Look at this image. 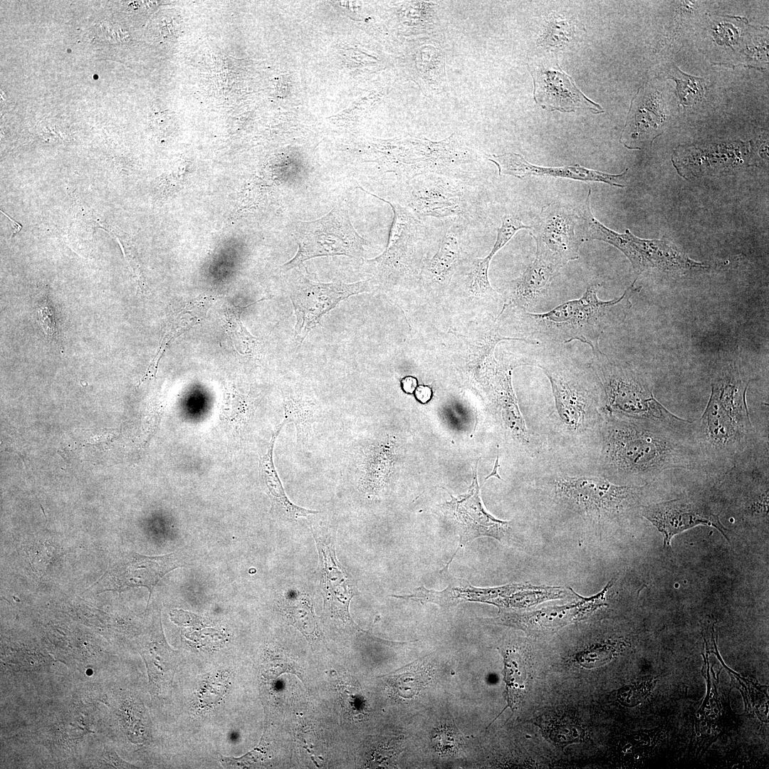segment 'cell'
<instances>
[{
  "mask_svg": "<svg viewBox=\"0 0 769 769\" xmlns=\"http://www.w3.org/2000/svg\"><path fill=\"white\" fill-rule=\"evenodd\" d=\"M600 465L606 478L650 486L673 474L706 475L691 433L653 422L604 415Z\"/></svg>",
  "mask_w": 769,
  "mask_h": 769,
  "instance_id": "obj_1",
  "label": "cell"
},
{
  "mask_svg": "<svg viewBox=\"0 0 769 769\" xmlns=\"http://www.w3.org/2000/svg\"><path fill=\"white\" fill-rule=\"evenodd\" d=\"M750 379L739 366L721 367L711 380L708 404L691 421L692 439L701 453L706 475L719 479L733 466L768 444L751 422L746 401Z\"/></svg>",
  "mask_w": 769,
  "mask_h": 769,
  "instance_id": "obj_2",
  "label": "cell"
},
{
  "mask_svg": "<svg viewBox=\"0 0 769 769\" xmlns=\"http://www.w3.org/2000/svg\"><path fill=\"white\" fill-rule=\"evenodd\" d=\"M635 279L617 298L602 300L597 293L601 283L589 286L577 299L563 303L543 313L522 310L524 337L530 345L565 344L578 340L589 345L592 350L600 348L604 331L622 324L632 307L631 298L638 290Z\"/></svg>",
  "mask_w": 769,
  "mask_h": 769,
  "instance_id": "obj_3",
  "label": "cell"
},
{
  "mask_svg": "<svg viewBox=\"0 0 769 769\" xmlns=\"http://www.w3.org/2000/svg\"><path fill=\"white\" fill-rule=\"evenodd\" d=\"M523 363L540 368L548 378L557 413L567 431L578 435L595 426L601 429L603 392L591 364L577 361L554 345H543Z\"/></svg>",
  "mask_w": 769,
  "mask_h": 769,
  "instance_id": "obj_4",
  "label": "cell"
},
{
  "mask_svg": "<svg viewBox=\"0 0 769 769\" xmlns=\"http://www.w3.org/2000/svg\"><path fill=\"white\" fill-rule=\"evenodd\" d=\"M591 365L600 382L604 415H614L660 424L691 433V421L669 411L654 397L648 375L627 362L613 359L600 348L592 350Z\"/></svg>",
  "mask_w": 769,
  "mask_h": 769,
  "instance_id": "obj_5",
  "label": "cell"
},
{
  "mask_svg": "<svg viewBox=\"0 0 769 769\" xmlns=\"http://www.w3.org/2000/svg\"><path fill=\"white\" fill-rule=\"evenodd\" d=\"M590 194L580 209L585 240H598L620 250L629 260L637 278L650 269L680 272L706 268L708 266L694 261L674 244L659 239H644L635 236L629 229L623 234L610 229L600 222L590 209Z\"/></svg>",
  "mask_w": 769,
  "mask_h": 769,
  "instance_id": "obj_6",
  "label": "cell"
},
{
  "mask_svg": "<svg viewBox=\"0 0 769 769\" xmlns=\"http://www.w3.org/2000/svg\"><path fill=\"white\" fill-rule=\"evenodd\" d=\"M556 496L596 523L614 520L637 507L649 486L617 485L605 477L560 476L553 482Z\"/></svg>",
  "mask_w": 769,
  "mask_h": 769,
  "instance_id": "obj_7",
  "label": "cell"
},
{
  "mask_svg": "<svg viewBox=\"0 0 769 769\" xmlns=\"http://www.w3.org/2000/svg\"><path fill=\"white\" fill-rule=\"evenodd\" d=\"M294 239L298 250L283 265L286 271L295 268L315 257L346 256L360 258L369 242L354 228L346 207L338 204L318 219L294 222Z\"/></svg>",
  "mask_w": 769,
  "mask_h": 769,
  "instance_id": "obj_8",
  "label": "cell"
},
{
  "mask_svg": "<svg viewBox=\"0 0 769 769\" xmlns=\"http://www.w3.org/2000/svg\"><path fill=\"white\" fill-rule=\"evenodd\" d=\"M370 288V280L351 283H322L302 277L294 282L290 298L295 315V330L300 337V343L322 317L340 301L369 291Z\"/></svg>",
  "mask_w": 769,
  "mask_h": 769,
  "instance_id": "obj_9",
  "label": "cell"
},
{
  "mask_svg": "<svg viewBox=\"0 0 769 769\" xmlns=\"http://www.w3.org/2000/svg\"><path fill=\"white\" fill-rule=\"evenodd\" d=\"M530 234L536 243V251L548 256L562 267L579 258L585 241L580 214L566 206L550 204L544 206L531 226Z\"/></svg>",
  "mask_w": 769,
  "mask_h": 769,
  "instance_id": "obj_10",
  "label": "cell"
},
{
  "mask_svg": "<svg viewBox=\"0 0 769 769\" xmlns=\"http://www.w3.org/2000/svg\"><path fill=\"white\" fill-rule=\"evenodd\" d=\"M471 203L466 187L452 176L429 174L410 181L408 206L415 215L467 217Z\"/></svg>",
  "mask_w": 769,
  "mask_h": 769,
  "instance_id": "obj_11",
  "label": "cell"
},
{
  "mask_svg": "<svg viewBox=\"0 0 769 769\" xmlns=\"http://www.w3.org/2000/svg\"><path fill=\"white\" fill-rule=\"evenodd\" d=\"M641 515L652 523L664 536V545H670L671 538L699 525L712 526L726 538L728 529L706 500L696 496H686L673 500L640 506Z\"/></svg>",
  "mask_w": 769,
  "mask_h": 769,
  "instance_id": "obj_12",
  "label": "cell"
},
{
  "mask_svg": "<svg viewBox=\"0 0 769 769\" xmlns=\"http://www.w3.org/2000/svg\"><path fill=\"white\" fill-rule=\"evenodd\" d=\"M313 533L319 556L323 614L350 627H357L349 612L350 601L357 595L353 577L337 559L333 537L318 530Z\"/></svg>",
  "mask_w": 769,
  "mask_h": 769,
  "instance_id": "obj_13",
  "label": "cell"
},
{
  "mask_svg": "<svg viewBox=\"0 0 769 769\" xmlns=\"http://www.w3.org/2000/svg\"><path fill=\"white\" fill-rule=\"evenodd\" d=\"M359 188L374 197L388 204L394 213L387 245L378 256L368 259L380 274L387 277L396 276L406 271L422 241L424 229L421 221L409 209L387 201L372 192Z\"/></svg>",
  "mask_w": 769,
  "mask_h": 769,
  "instance_id": "obj_14",
  "label": "cell"
},
{
  "mask_svg": "<svg viewBox=\"0 0 769 769\" xmlns=\"http://www.w3.org/2000/svg\"><path fill=\"white\" fill-rule=\"evenodd\" d=\"M179 565L174 553L162 556H146L136 553L123 555L90 588L97 593L105 591L121 592L127 589L145 587L150 592L159 580Z\"/></svg>",
  "mask_w": 769,
  "mask_h": 769,
  "instance_id": "obj_15",
  "label": "cell"
},
{
  "mask_svg": "<svg viewBox=\"0 0 769 769\" xmlns=\"http://www.w3.org/2000/svg\"><path fill=\"white\" fill-rule=\"evenodd\" d=\"M487 157L489 161L497 166L499 175H511L520 179L530 176H549L583 182H602L623 188L624 186L617 181L627 172V169L620 174H608L582 167L579 164L563 167H541L532 164L521 155L513 152L491 155Z\"/></svg>",
  "mask_w": 769,
  "mask_h": 769,
  "instance_id": "obj_16",
  "label": "cell"
},
{
  "mask_svg": "<svg viewBox=\"0 0 769 769\" xmlns=\"http://www.w3.org/2000/svg\"><path fill=\"white\" fill-rule=\"evenodd\" d=\"M537 103L549 110L574 111L586 108L600 113L601 107L585 97L572 78L560 70L540 68L532 73Z\"/></svg>",
  "mask_w": 769,
  "mask_h": 769,
  "instance_id": "obj_17",
  "label": "cell"
},
{
  "mask_svg": "<svg viewBox=\"0 0 769 769\" xmlns=\"http://www.w3.org/2000/svg\"><path fill=\"white\" fill-rule=\"evenodd\" d=\"M561 267L550 257L536 251L535 259L525 271L507 283L504 290V308L513 305L526 310L533 305L548 293Z\"/></svg>",
  "mask_w": 769,
  "mask_h": 769,
  "instance_id": "obj_18",
  "label": "cell"
},
{
  "mask_svg": "<svg viewBox=\"0 0 769 769\" xmlns=\"http://www.w3.org/2000/svg\"><path fill=\"white\" fill-rule=\"evenodd\" d=\"M451 506L454 511L460 539L459 547L446 568L449 567L456 553L474 539L487 536L501 542L509 533V522L495 519L486 513L481 507L477 492L460 501L453 499Z\"/></svg>",
  "mask_w": 769,
  "mask_h": 769,
  "instance_id": "obj_19",
  "label": "cell"
},
{
  "mask_svg": "<svg viewBox=\"0 0 769 769\" xmlns=\"http://www.w3.org/2000/svg\"><path fill=\"white\" fill-rule=\"evenodd\" d=\"M611 585L610 582L595 596L581 597L574 603L560 607L543 608L540 610L513 616V623L527 631L542 632L554 630L569 623L583 619L598 607L605 605V596Z\"/></svg>",
  "mask_w": 769,
  "mask_h": 769,
  "instance_id": "obj_20",
  "label": "cell"
},
{
  "mask_svg": "<svg viewBox=\"0 0 769 769\" xmlns=\"http://www.w3.org/2000/svg\"><path fill=\"white\" fill-rule=\"evenodd\" d=\"M286 423L283 421L273 433L266 452L259 461L260 476L271 502V509L281 517L291 521L299 518L316 514L319 511L306 509L292 503L288 498L276 471L273 462V447L276 440Z\"/></svg>",
  "mask_w": 769,
  "mask_h": 769,
  "instance_id": "obj_21",
  "label": "cell"
},
{
  "mask_svg": "<svg viewBox=\"0 0 769 769\" xmlns=\"http://www.w3.org/2000/svg\"><path fill=\"white\" fill-rule=\"evenodd\" d=\"M391 461L392 453L386 446L370 448L362 464L360 491L367 496L379 493L384 486Z\"/></svg>",
  "mask_w": 769,
  "mask_h": 769,
  "instance_id": "obj_22",
  "label": "cell"
},
{
  "mask_svg": "<svg viewBox=\"0 0 769 769\" xmlns=\"http://www.w3.org/2000/svg\"><path fill=\"white\" fill-rule=\"evenodd\" d=\"M284 419L286 424L293 423L296 431L297 441L303 445L313 431L317 411L316 404L310 399L297 396L284 397Z\"/></svg>",
  "mask_w": 769,
  "mask_h": 769,
  "instance_id": "obj_23",
  "label": "cell"
},
{
  "mask_svg": "<svg viewBox=\"0 0 769 769\" xmlns=\"http://www.w3.org/2000/svg\"><path fill=\"white\" fill-rule=\"evenodd\" d=\"M504 672L508 706L514 709L525 692L528 672L525 656L516 649H508L504 656Z\"/></svg>",
  "mask_w": 769,
  "mask_h": 769,
  "instance_id": "obj_24",
  "label": "cell"
},
{
  "mask_svg": "<svg viewBox=\"0 0 769 769\" xmlns=\"http://www.w3.org/2000/svg\"><path fill=\"white\" fill-rule=\"evenodd\" d=\"M460 253V242L457 229L451 228L445 233L439 248L429 260L427 270L432 278L443 282L454 271Z\"/></svg>",
  "mask_w": 769,
  "mask_h": 769,
  "instance_id": "obj_25",
  "label": "cell"
},
{
  "mask_svg": "<svg viewBox=\"0 0 769 769\" xmlns=\"http://www.w3.org/2000/svg\"><path fill=\"white\" fill-rule=\"evenodd\" d=\"M286 613L303 633L313 635L315 619L310 597L305 593L294 591L283 602Z\"/></svg>",
  "mask_w": 769,
  "mask_h": 769,
  "instance_id": "obj_26",
  "label": "cell"
},
{
  "mask_svg": "<svg viewBox=\"0 0 769 769\" xmlns=\"http://www.w3.org/2000/svg\"><path fill=\"white\" fill-rule=\"evenodd\" d=\"M543 731L554 743L566 746L582 741L583 730L577 723L567 716L548 718Z\"/></svg>",
  "mask_w": 769,
  "mask_h": 769,
  "instance_id": "obj_27",
  "label": "cell"
},
{
  "mask_svg": "<svg viewBox=\"0 0 769 769\" xmlns=\"http://www.w3.org/2000/svg\"><path fill=\"white\" fill-rule=\"evenodd\" d=\"M428 676V671L422 663L411 665L404 671L394 675V689L399 696L406 699L412 698L425 686Z\"/></svg>",
  "mask_w": 769,
  "mask_h": 769,
  "instance_id": "obj_28",
  "label": "cell"
},
{
  "mask_svg": "<svg viewBox=\"0 0 769 769\" xmlns=\"http://www.w3.org/2000/svg\"><path fill=\"white\" fill-rule=\"evenodd\" d=\"M36 318L48 339L62 347L56 315L53 303L46 293L38 294L35 303Z\"/></svg>",
  "mask_w": 769,
  "mask_h": 769,
  "instance_id": "obj_29",
  "label": "cell"
},
{
  "mask_svg": "<svg viewBox=\"0 0 769 769\" xmlns=\"http://www.w3.org/2000/svg\"><path fill=\"white\" fill-rule=\"evenodd\" d=\"M491 259L488 255L483 258H476L473 261L468 275V281L469 290L474 295L492 298L498 296V293L488 280V273Z\"/></svg>",
  "mask_w": 769,
  "mask_h": 769,
  "instance_id": "obj_30",
  "label": "cell"
},
{
  "mask_svg": "<svg viewBox=\"0 0 769 769\" xmlns=\"http://www.w3.org/2000/svg\"><path fill=\"white\" fill-rule=\"evenodd\" d=\"M669 75L677 85V90L682 105H691L701 100L704 93V80L691 76L674 67Z\"/></svg>",
  "mask_w": 769,
  "mask_h": 769,
  "instance_id": "obj_31",
  "label": "cell"
},
{
  "mask_svg": "<svg viewBox=\"0 0 769 769\" xmlns=\"http://www.w3.org/2000/svg\"><path fill=\"white\" fill-rule=\"evenodd\" d=\"M462 589L463 588L454 586L452 582L451 585L449 584L445 590L439 592L427 590L424 586L422 585L417 587L414 592L412 594L392 595V597L419 601L421 602H434L445 606L453 602H456L458 599L464 595V594H461Z\"/></svg>",
  "mask_w": 769,
  "mask_h": 769,
  "instance_id": "obj_32",
  "label": "cell"
},
{
  "mask_svg": "<svg viewBox=\"0 0 769 769\" xmlns=\"http://www.w3.org/2000/svg\"><path fill=\"white\" fill-rule=\"evenodd\" d=\"M530 226L525 225L516 215L506 214L502 217L501 225L497 229V236L494 245L488 254L491 258L513 238L520 229H531Z\"/></svg>",
  "mask_w": 769,
  "mask_h": 769,
  "instance_id": "obj_33",
  "label": "cell"
},
{
  "mask_svg": "<svg viewBox=\"0 0 769 769\" xmlns=\"http://www.w3.org/2000/svg\"><path fill=\"white\" fill-rule=\"evenodd\" d=\"M570 26L566 21L557 18L548 26L543 42L551 46L564 43L570 37Z\"/></svg>",
  "mask_w": 769,
  "mask_h": 769,
  "instance_id": "obj_34",
  "label": "cell"
},
{
  "mask_svg": "<svg viewBox=\"0 0 769 769\" xmlns=\"http://www.w3.org/2000/svg\"><path fill=\"white\" fill-rule=\"evenodd\" d=\"M577 661L583 667L594 668L600 665L606 658V652L604 647H592L586 651L579 653Z\"/></svg>",
  "mask_w": 769,
  "mask_h": 769,
  "instance_id": "obj_35",
  "label": "cell"
},
{
  "mask_svg": "<svg viewBox=\"0 0 769 769\" xmlns=\"http://www.w3.org/2000/svg\"><path fill=\"white\" fill-rule=\"evenodd\" d=\"M414 395L421 403H427L431 397L432 391L429 386L420 385L416 388Z\"/></svg>",
  "mask_w": 769,
  "mask_h": 769,
  "instance_id": "obj_36",
  "label": "cell"
},
{
  "mask_svg": "<svg viewBox=\"0 0 769 769\" xmlns=\"http://www.w3.org/2000/svg\"><path fill=\"white\" fill-rule=\"evenodd\" d=\"M401 386L405 393L412 394L417 388V380L412 376H407L402 379Z\"/></svg>",
  "mask_w": 769,
  "mask_h": 769,
  "instance_id": "obj_37",
  "label": "cell"
},
{
  "mask_svg": "<svg viewBox=\"0 0 769 769\" xmlns=\"http://www.w3.org/2000/svg\"><path fill=\"white\" fill-rule=\"evenodd\" d=\"M498 457H499V456H498V449L497 456H496V459L495 464H494V466H493V469L491 471V473L486 478V480H487L488 478H489L491 476H496L498 479H502L501 478V476L498 474V468L499 467Z\"/></svg>",
  "mask_w": 769,
  "mask_h": 769,
  "instance_id": "obj_38",
  "label": "cell"
}]
</instances>
